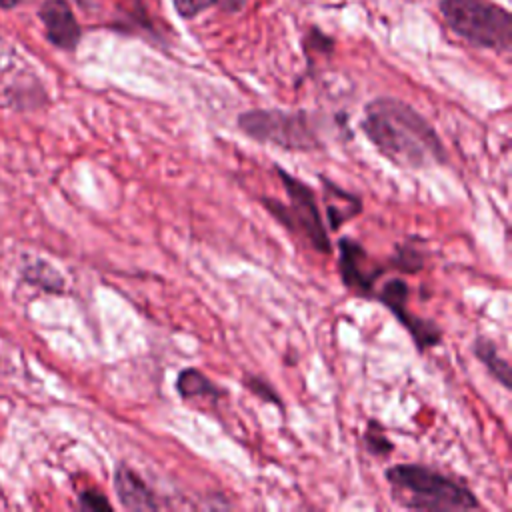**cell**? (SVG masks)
<instances>
[{"mask_svg":"<svg viewBox=\"0 0 512 512\" xmlns=\"http://www.w3.org/2000/svg\"><path fill=\"white\" fill-rule=\"evenodd\" d=\"M364 136L392 164L420 170L446 164L448 152L434 126L408 102L380 96L364 106Z\"/></svg>","mask_w":512,"mask_h":512,"instance_id":"1","label":"cell"},{"mask_svg":"<svg viewBox=\"0 0 512 512\" xmlns=\"http://www.w3.org/2000/svg\"><path fill=\"white\" fill-rule=\"evenodd\" d=\"M392 500L408 510L466 512L480 508L476 494L458 478L422 464H396L384 472Z\"/></svg>","mask_w":512,"mask_h":512,"instance_id":"2","label":"cell"},{"mask_svg":"<svg viewBox=\"0 0 512 512\" xmlns=\"http://www.w3.org/2000/svg\"><path fill=\"white\" fill-rule=\"evenodd\" d=\"M438 8L448 28L468 44L510 52L512 18L500 4L490 0H440Z\"/></svg>","mask_w":512,"mask_h":512,"instance_id":"3","label":"cell"},{"mask_svg":"<svg viewBox=\"0 0 512 512\" xmlns=\"http://www.w3.org/2000/svg\"><path fill=\"white\" fill-rule=\"evenodd\" d=\"M286 194H288V204L276 200V198H262L264 208L280 222L284 224L292 234H298L312 250L320 254H330L332 252V242L328 238V230L322 222L318 200L314 190L286 172L284 168L276 166L274 168Z\"/></svg>","mask_w":512,"mask_h":512,"instance_id":"4","label":"cell"},{"mask_svg":"<svg viewBox=\"0 0 512 512\" xmlns=\"http://www.w3.org/2000/svg\"><path fill=\"white\" fill-rule=\"evenodd\" d=\"M236 124L248 138L262 144H274L284 150L310 152L322 146L310 116L304 110H246L236 118Z\"/></svg>","mask_w":512,"mask_h":512,"instance_id":"5","label":"cell"},{"mask_svg":"<svg viewBox=\"0 0 512 512\" xmlns=\"http://www.w3.org/2000/svg\"><path fill=\"white\" fill-rule=\"evenodd\" d=\"M378 300L396 316V320L408 330L414 346L420 352L434 348L442 340V330L434 320L420 318L408 310V284L402 278H392L380 288Z\"/></svg>","mask_w":512,"mask_h":512,"instance_id":"6","label":"cell"},{"mask_svg":"<svg viewBox=\"0 0 512 512\" xmlns=\"http://www.w3.org/2000/svg\"><path fill=\"white\" fill-rule=\"evenodd\" d=\"M384 266L376 264L366 248L350 236L338 240V274L342 284L356 296H374V284L382 276Z\"/></svg>","mask_w":512,"mask_h":512,"instance_id":"7","label":"cell"},{"mask_svg":"<svg viewBox=\"0 0 512 512\" xmlns=\"http://www.w3.org/2000/svg\"><path fill=\"white\" fill-rule=\"evenodd\" d=\"M46 40L64 52H74L82 38V28L68 0H44L38 8Z\"/></svg>","mask_w":512,"mask_h":512,"instance_id":"8","label":"cell"},{"mask_svg":"<svg viewBox=\"0 0 512 512\" xmlns=\"http://www.w3.org/2000/svg\"><path fill=\"white\" fill-rule=\"evenodd\" d=\"M114 492L124 510H158L160 500L140 474L120 462L114 470Z\"/></svg>","mask_w":512,"mask_h":512,"instance_id":"9","label":"cell"},{"mask_svg":"<svg viewBox=\"0 0 512 512\" xmlns=\"http://www.w3.org/2000/svg\"><path fill=\"white\" fill-rule=\"evenodd\" d=\"M324 186V198H326V216L330 230H338L344 222L356 218L362 212V200L328 180L326 176H318Z\"/></svg>","mask_w":512,"mask_h":512,"instance_id":"10","label":"cell"},{"mask_svg":"<svg viewBox=\"0 0 512 512\" xmlns=\"http://www.w3.org/2000/svg\"><path fill=\"white\" fill-rule=\"evenodd\" d=\"M176 390L184 400L192 398H206V400H220L226 392L218 388L202 370L198 368H182L176 376Z\"/></svg>","mask_w":512,"mask_h":512,"instance_id":"11","label":"cell"},{"mask_svg":"<svg viewBox=\"0 0 512 512\" xmlns=\"http://www.w3.org/2000/svg\"><path fill=\"white\" fill-rule=\"evenodd\" d=\"M474 356L486 366V370L504 386L510 388L512 386V376H510V364L506 358H502L498 354L496 344L486 338V336H478L474 340Z\"/></svg>","mask_w":512,"mask_h":512,"instance_id":"12","label":"cell"},{"mask_svg":"<svg viewBox=\"0 0 512 512\" xmlns=\"http://www.w3.org/2000/svg\"><path fill=\"white\" fill-rule=\"evenodd\" d=\"M24 280L44 292H52V294H60L64 292V278L60 276V272L50 266L44 260H34L32 264H28L22 272Z\"/></svg>","mask_w":512,"mask_h":512,"instance_id":"13","label":"cell"},{"mask_svg":"<svg viewBox=\"0 0 512 512\" xmlns=\"http://www.w3.org/2000/svg\"><path fill=\"white\" fill-rule=\"evenodd\" d=\"M246 2L248 0H172L174 10L184 20H192L214 6L224 12H240L246 6Z\"/></svg>","mask_w":512,"mask_h":512,"instance_id":"14","label":"cell"},{"mask_svg":"<svg viewBox=\"0 0 512 512\" xmlns=\"http://www.w3.org/2000/svg\"><path fill=\"white\" fill-rule=\"evenodd\" d=\"M366 450L374 456H388L394 452V442L386 436L384 426L378 420H370L364 432Z\"/></svg>","mask_w":512,"mask_h":512,"instance_id":"15","label":"cell"},{"mask_svg":"<svg viewBox=\"0 0 512 512\" xmlns=\"http://www.w3.org/2000/svg\"><path fill=\"white\" fill-rule=\"evenodd\" d=\"M390 264L406 274H416L424 266V256L414 244H398L396 254L392 256Z\"/></svg>","mask_w":512,"mask_h":512,"instance_id":"16","label":"cell"},{"mask_svg":"<svg viewBox=\"0 0 512 512\" xmlns=\"http://www.w3.org/2000/svg\"><path fill=\"white\" fill-rule=\"evenodd\" d=\"M244 386H246L254 396H258L260 400H264V402H268V404H276V406L282 408V402H280L278 392H276V390L272 388V384L266 382L264 378H260V376H246V378H244Z\"/></svg>","mask_w":512,"mask_h":512,"instance_id":"17","label":"cell"},{"mask_svg":"<svg viewBox=\"0 0 512 512\" xmlns=\"http://www.w3.org/2000/svg\"><path fill=\"white\" fill-rule=\"evenodd\" d=\"M78 506L82 510H90V512H110L112 510L110 500L100 490H96V488L82 490L78 494Z\"/></svg>","mask_w":512,"mask_h":512,"instance_id":"18","label":"cell"},{"mask_svg":"<svg viewBox=\"0 0 512 512\" xmlns=\"http://www.w3.org/2000/svg\"><path fill=\"white\" fill-rule=\"evenodd\" d=\"M20 2H22V0H0V8H2V10H12V8H16Z\"/></svg>","mask_w":512,"mask_h":512,"instance_id":"19","label":"cell"}]
</instances>
